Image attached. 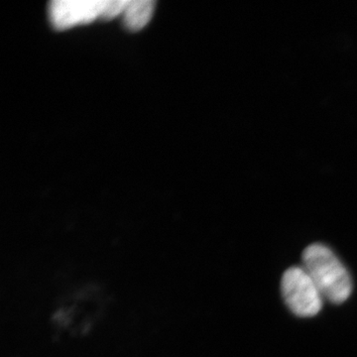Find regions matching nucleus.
Listing matches in <instances>:
<instances>
[{
    "mask_svg": "<svg viewBox=\"0 0 357 357\" xmlns=\"http://www.w3.org/2000/svg\"><path fill=\"white\" fill-rule=\"evenodd\" d=\"M303 268L316 284L324 299L342 304L352 292L351 275L328 246L314 243L303 252Z\"/></svg>",
    "mask_w": 357,
    "mask_h": 357,
    "instance_id": "obj_1",
    "label": "nucleus"
},
{
    "mask_svg": "<svg viewBox=\"0 0 357 357\" xmlns=\"http://www.w3.org/2000/svg\"><path fill=\"white\" fill-rule=\"evenodd\" d=\"M281 291L286 305L296 316L310 318L318 314L323 307L324 297L303 267L286 270L282 277Z\"/></svg>",
    "mask_w": 357,
    "mask_h": 357,
    "instance_id": "obj_2",
    "label": "nucleus"
},
{
    "mask_svg": "<svg viewBox=\"0 0 357 357\" xmlns=\"http://www.w3.org/2000/svg\"><path fill=\"white\" fill-rule=\"evenodd\" d=\"M107 0H53L49 3V20L56 30L89 24L102 20Z\"/></svg>",
    "mask_w": 357,
    "mask_h": 357,
    "instance_id": "obj_3",
    "label": "nucleus"
},
{
    "mask_svg": "<svg viewBox=\"0 0 357 357\" xmlns=\"http://www.w3.org/2000/svg\"><path fill=\"white\" fill-rule=\"evenodd\" d=\"M154 6L153 0H128L121 14L124 27L129 31H139L151 20Z\"/></svg>",
    "mask_w": 357,
    "mask_h": 357,
    "instance_id": "obj_4",
    "label": "nucleus"
},
{
    "mask_svg": "<svg viewBox=\"0 0 357 357\" xmlns=\"http://www.w3.org/2000/svg\"><path fill=\"white\" fill-rule=\"evenodd\" d=\"M128 1V0H107L102 20H114L116 16L121 15Z\"/></svg>",
    "mask_w": 357,
    "mask_h": 357,
    "instance_id": "obj_5",
    "label": "nucleus"
}]
</instances>
